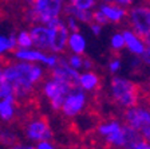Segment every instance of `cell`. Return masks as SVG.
I'll return each mask as SVG.
<instances>
[{"instance_id":"cell-1","label":"cell","mask_w":150,"mask_h":149,"mask_svg":"<svg viewBox=\"0 0 150 149\" xmlns=\"http://www.w3.org/2000/svg\"><path fill=\"white\" fill-rule=\"evenodd\" d=\"M3 71L7 82L12 87V94L16 99V103L31 99L35 86L44 77V71L40 66L35 65V62L25 61H8L3 66Z\"/></svg>"},{"instance_id":"cell-2","label":"cell","mask_w":150,"mask_h":149,"mask_svg":"<svg viewBox=\"0 0 150 149\" xmlns=\"http://www.w3.org/2000/svg\"><path fill=\"white\" fill-rule=\"evenodd\" d=\"M141 86L131 79L114 75L110 81V98L122 109L137 105L141 99Z\"/></svg>"},{"instance_id":"cell-3","label":"cell","mask_w":150,"mask_h":149,"mask_svg":"<svg viewBox=\"0 0 150 149\" xmlns=\"http://www.w3.org/2000/svg\"><path fill=\"white\" fill-rule=\"evenodd\" d=\"M123 124L142 133L150 128V102L139 103L125 109L123 113Z\"/></svg>"},{"instance_id":"cell-4","label":"cell","mask_w":150,"mask_h":149,"mask_svg":"<svg viewBox=\"0 0 150 149\" xmlns=\"http://www.w3.org/2000/svg\"><path fill=\"white\" fill-rule=\"evenodd\" d=\"M72 89H75V87L70 86L69 83H66V82L60 81V79H56V78H52V77H48V79L42 85L43 94L48 98L50 105L54 112H59L66 96Z\"/></svg>"},{"instance_id":"cell-5","label":"cell","mask_w":150,"mask_h":149,"mask_svg":"<svg viewBox=\"0 0 150 149\" xmlns=\"http://www.w3.org/2000/svg\"><path fill=\"white\" fill-rule=\"evenodd\" d=\"M30 8L36 14L38 23L47 24V22L52 18L60 16L63 8V0H25Z\"/></svg>"},{"instance_id":"cell-6","label":"cell","mask_w":150,"mask_h":149,"mask_svg":"<svg viewBox=\"0 0 150 149\" xmlns=\"http://www.w3.org/2000/svg\"><path fill=\"white\" fill-rule=\"evenodd\" d=\"M127 18L131 30L144 38L150 34V6L139 4L131 7L127 11Z\"/></svg>"},{"instance_id":"cell-7","label":"cell","mask_w":150,"mask_h":149,"mask_svg":"<svg viewBox=\"0 0 150 149\" xmlns=\"http://www.w3.org/2000/svg\"><path fill=\"white\" fill-rule=\"evenodd\" d=\"M24 134L27 140L32 141V143H39V141L52 138V130H51L48 121L44 117L30 120L24 125Z\"/></svg>"},{"instance_id":"cell-8","label":"cell","mask_w":150,"mask_h":149,"mask_svg":"<svg viewBox=\"0 0 150 149\" xmlns=\"http://www.w3.org/2000/svg\"><path fill=\"white\" fill-rule=\"evenodd\" d=\"M86 103H87V97L84 94V90L81 87H75L66 96L60 112L66 117H76L84 109Z\"/></svg>"},{"instance_id":"cell-9","label":"cell","mask_w":150,"mask_h":149,"mask_svg":"<svg viewBox=\"0 0 150 149\" xmlns=\"http://www.w3.org/2000/svg\"><path fill=\"white\" fill-rule=\"evenodd\" d=\"M79 70H75L67 63V61L63 58H58V62L54 67L50 68L48 77L56 78L60 81L69 83L72 87H79Z\"/></svg>"},{"instance_id":"cell-10","label":"cell","mask_w":150,"mask_h":149,"mask_svg":"<svg viewBox=\"0 0 150 149\" xmlns=\"http://www.w3.org/2000/svg\"><path fill=\"white\" fill-rule=\"evenodd\" d=\"M51 28V42H50V51H52L54 54H60L66 50L67 46V39H69V28L66 27V24H63V22L60 20L58 24H55Z\"/></svg>"},{"instance_id":"cell-11","label":"cell","mask_w":150,"mask_h":149,"mask_svg":"<svg viewBox=\"0 0 150 149\" xmlns=\"http://www.w3.org/2000/svg\"><path fill=\"white\" fill-rule=\"evenodd\" d=\"M51 28L47 26H34L30 30L32 43L39 50H50L51 42Z\"/></svg>"},{"instance_id":"cell-12","label":"cell","mask_w":150,"mask_h":149,"mask_svg":"<svg viewBox=\"0 0 150 149\" xmlns=\"http://www.w3.org/2000/svg\"><path fill=\"white\" fill-rule=\"evenodd\" d=\"M123 38H125V47L130 51L133 55L141 56V54L145 50V41L144 38L135 34L133 30H125L122 32Z\"/></svg>"},{"instance_id":"cell-13","label":"cell","mask_w":150,"mask_h":149,"mask_svg":"<svg viewBox=\"0 0 150 149\" xmlns=\"http://www.w3.org/2000/svg\"><path fill=\"white\" fill-rule=\"evenodd\" d=\"M99 9L107 18V20L112 23H121L125 18H127V9H125L122 6H118L115 3H103L99 6Z\"/></svg>"},{"instance_id":"cell-14","label":"cell","mask_w":150,"mask_h":149,"mask_svg":"<svg viewBox=\"0 0 150 149\" xmlns=\"http://www.w3.org/2000/svg\"><path fill=\"white\" fill-rule=\"evenodd\" d=\"M16 115V99L13 96H8L0 99V120L11 122Z\"/></svg>"},{"instance_id":"cell-15","label":"cell","mask_w":150,"mask_h":149,"mask_svg":"<svg viewBox=\"0 0 150 149\" xmlns=\"http://www.w3.org/2000/svg\"><path fill=\"white\" fill-rule=\"evenodd\" d=\"M99 83L100 78L93 71H86L79 75V87L83 89L84 91L97 90V87H99Z\"/></svg>"},{"instance_id":"cell-16","label":"cell","mask_w":150,"mask_h":149,"mask_svg":"<svg viewBox=\"0 0 150 149\" xmlns=\"http://www.w3.org/2000/svg\"><path fill=\"white\" fill-rule=\"evenodd\" d=\"M64 12L67 14V15H71L74 16L78 22H82V23H87V24H90L91 22H93V12H91L90 9H81V8H76V7H74L72 4H66L64 8Z\"/></svg>"},{"instance_id":"cell-17","label":"cell","mask_w":150,"mask_h":149,"mask_svg":"<svg viewBox=\"0 0 150 149\" xmlns=\"http://www.w3.org/2000/svg\"><path fill=\"white\" fill-rule=\"evenodd\" d=\"M67 46L70 47V50L74 54L83 55L84 51H86V39L79 32H71V34H69Z\"/></svg>"},{"instance_id":"cell-18","label":"cell","mask_w":150,"mask_h":149,"mask_svg":"<svg viewBox=\"0 0 150 149\" xmlns=\"http://www.w3.org/2000/svg\"><path fill=\"white\" fill-rule=\"evenodd\" d=\"M18 136L13 133L11 129H7V128H0V144L7 146H13V148H18Z\"/></svg>"},{"instance_id":"cell-19","label":"cell","mask_w":150,"mask_h":149,"mask_svg":"<svg viewBox=\"0 0 150 149\" xmlns=\"http://www.w3.org/2000/svg\"><path fill=\"white\" fill-rule=\"evenodd\" d=\"M16 47V36H6V35H0V55L6 53H12Z\"/></svg>"},{"instance_id":"cell-20","label":"cell","mask_w":150,"mask_h":149,"mask_svg":"<svg viewBox=\"0 0 150 149\" xmlns=\"http://www.w3.org/2000/svg\"><path fill=\"white\" fill-rule=\"evenodd\" d=\"M121 126H122V124L121 122H118V121L103 122V124H100L99 126L97 128V133L99 134L100 137H106V136H109L110 133H112V132L118 130Z\"/></svg>"},{"instance_id":"cell-21","label":"cell","mask_w":150,"mask_h":149,"mask_svg":"<svg viewBox=\"0 0 150 149\" xmlns=\"http://www.w3.org/2000/svg\"><path fill=\"white\" fill-rule=\"evenodd\" d=\"M16 46L19 48H31V46H34L30 31L22 30V31L19 32L18 36H16Z\"/></svg>"},{"instance_id":"cell-22","label":"cell","mask_w":150,"mask_h":149,"mask_svg":"<svg viewBox=\"0 0 150 149\" xmlns=\"http://www.w3.org/2000/svg\"><path fill=\"white\" fill-rule=\"evenodd\" d=\"M8 96H13L12 94V87L11 85L7 82L6 77H4V71H3V63L0 62V99L6 98Z\"/></svg>"},{"instance_id":"cell-23","label":"cell","mask_w":150,"mask_h":149,"mask_svg":"<svg viewBox=\"0 0 150 149\" xmlns=\"http://www.w3.org/2000/svg\"><path fill=\"white\" fill-rule=\"evenodd\" d=\"M111 48L114 50V51H121L123 47H125V38H123V35H122V32H117V34H114L111 36Z\"/></svg>"},{"instance_id":"cell-24","label":"cell","mask_w":150,"mask_h":149,"mask_svg":"<svg viewBox=\"0 0 150 149\" xmlns=\"http://www.w3.org/2000/svg\"><path fill=\"white\" fill-rule=\"evenodd\" d=\"M144 41H145V50L144 53L141 54V61H142L144 65L150 67V34L145 35Z\"/></svg>"},{"instance_id":"cell-25","label":"cell","mask_w":150,"mask_h":149,"mask_svg":"<svg viewBox=\"0 0 150 149\" xmlns=\"http://www.w3.org/2000/svg\"><path fill=\"white\" fill-rule=\"evenodd\" d=\"M70 4H72L76 8L81 9H93L97 6V0H70Z\"/></svg>"},{"instance_id":"cell-26","label":"cell","mask_w":150,"mask_h":149,"mask_svg":"<svg viewBox=\"0 0 150 149\" xmlns=\"http://www.w3.org/2000/svg\"><path fill=\"white\" fill-rule=\"evenodd\" d=\"M67 63L75 70H81V68H83V56L72 53V55H70L67 58Z\"/></svg>"},{"instance_id":"cell-27","label":"cell","mask_w":150,"mask_h":149,"mask_svg":"<svg viewBox=\"0 0 150 149\" xmlns=\"http://www.w3.org/2000/svg\"><path fill=\"white\" fill-rule=\"evenodd\" d=\"M93 22L94 23H98L99 26H106L107 23H109V20H107V18L105 15H103V12L100 11V9H97V11H94L93 12Z\"/></svg>"},{"instance_id":"cell-28","label":"cell","mask_w":150,"mask_h":149,"mask_svg":"<svg viewBox=\"0 0 150 149\" xmlns=\"http://www.w3.org/2000/svg\"><path fill=\"white\" fill-rule=\"evenodd\" d=\"M66 27L69 28V31L71 32H79V28H81L78 24V20L71 15H67V24H66Z\"/></svg>"},{"instance_id":"cell-29","label":"cell","mask_w":150,"mask_h":149,"mask_svg":"<svg viewBox=\"0 0 150 149\" xmlns=\"http://www.w3.org/2000/svg\"><path fill=\"white\" fill-rule=\"evenodd\" d=\"M121 67H122V63L119 59H112V61L109 62V71L111 73V74H115L117 71H119Z\"/></svg>"},{"instance_id":"cell-30","label":"cell","mask_w":150,"mask_h":149,"mask_svg":"<svg viewBox=\"0 0 150 149\" xmlns=\"http://www.w3.org/2000/svg\"><path fill=\"white\" fill-rule=\"evenodd\" d=\"M34 148H38V149H52V148H55V145L51 144L50 140H44V141H39Z\"/></svg>"},{"instance_id":"cell-31","label":"cell","mask_w":150,"mask_h":149,"mask_svg":"<svg viewBox=\"0 0 150 149\" xmlns=\"http://www.w3.org/2000/svg\"><path fill=\"white\" fill-rule=\"evenodd\" d=\"M90 28H91V31H93V34L95 35V36L100 35V31H102V26H99L98 23L91 22V23H90Z\"/></svg>"},{"instance_id":"cell-32","label":"cell","mask_w":150,"mask_h":149,"mask_svg":"<svg viewBox=\"0 0 150 149\" xmlns=\"http://www.w3.org/2000/svg\"><path fill=\"white\" fill-rule=\"evenodd\" d=\"M93 67H94L93 61L88 59V58H83V68H86V70H91Z\"/></svg>"},{"instance_id":"cell-33","label":"cell","mask_w":150,"mask_h":149,"mask_svg":"<svg viewBox=\"0 0 150 149\" xmlns=\"http://www.w3.org/2000/svg\"><path fill=\"white\" fill-rule=\"evenodd\" d=\"M134 0H114V3L118 4V6H122V7H126V6H130L133 4Z\"/></svg>"},{"instance_id":"cell-34","label":"cell","mask_w":150,"mask_h":149,"mask_svg":"<svg viewBox=\"0 0 150 149\" xmlns=\"http://www.w3.org/2000/svg\"><path fill=\"white\" fill-rule=\"evenodd\" d=\"M103 3H109V4H111V3H114V0H103Z\"/></svg>"},{"instance_id":"cell-35","label":"cell","mask_w":150,"mask_h":149,"mask_svg":"<svg viewBox=\"0 0 150 149\" xmlns=\"http://www.w3.org/2000/svg\"><path fill=\"white\" fill-rule=\"evenodd\" d=\"M147 97H149V99H147V101L150 102V87H149V94H147Z\"/></svg>"},{"instance_id":"cell-36","label":"cell","mask_w":150,"mask_h":149,"mask_svg":"<svg viewBox=\"0 0 150 149\" xmlns=\"http://www.w3.org/2000/svg\"><path fill=\"white\" fill-rule=\"evenodd\" d=\"M147 3H149V6H150V0H147Z\"/></svg>"}]
</instances>
